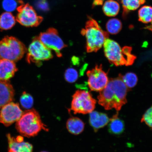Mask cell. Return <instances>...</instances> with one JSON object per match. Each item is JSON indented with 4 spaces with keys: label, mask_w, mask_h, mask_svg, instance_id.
Masks as SVG:
<instances>
[{
    "label": "cell",
    "mask_w": 152,
    "mask_h": 152,
    "mask_svg": "<svg viewBox=\"0 0 152 152\" xmlns=\"http://www.w3.org/2000/svg\"><path fill=\"white\" fill-rule=\"evenodd\" d=\"M18 71L15 62L0 59V81H9Z\"/></svg>",
    "instance_id": "5bb4252c"
},
{
    "label": "cell",
    "mask_w": 152,
    "mask_h": 152,
    "mask_svg": "<svg viewBox=\"0 0 152 152\" xmlns=\"http://www.w3.org/2000/svg\"><path fill=\"white\" fill-rule=\"evenodd\" d=\"M104 55L109 61L117 66L132 65L136 57L132 54V47L125 46L121 48L116 42L109 38L103 45Z\"/></svg>",
    "instance_id": "7a4b0ae2"
},
{
    "label": "cell",
    "mask_w": 152,
    "mask_h": 152,
    "mask_svg": "<svg viewBox=\"0 0 152 152\" xmlns=\"http://www.w3.org/2000/svg\"><path fill=\"white\" fill-rule=\"evenodd\" d=\"M18 11L16 20L22 26L26 27H35L42 22V17L38 16L33 7L22 3L17 9Z\"/></svg>",
    "instance_id": "9c48e42d"
},
{
    "label": "cell",
    "mask_w": 152,
    "mask_h": 152,
    "mask_svg": "<svg viewBox=\"0 0 152 152\" xmlns=\"http://www.w3.org/2000/svg\"><path fill=\"white\" fill-rule=\"evenodd\" d=\"M82 35L86 39L87 52H96L103 46L104 41L109 38V34L104 31L94 19L89 17L85 28L82 29Z\"/></svg>",
    "instance_id": "277c9868"
},
{
    "label": "cell",
    "mask_w": 152,
    "mask_h": 152,
    "mask_svg": "<svg viewBox=\"0 0 152 152\" xmlns=\"http://www.w3.org/2000/svg\"><path fill=\"white\" fill-rule=\"evenodd\" d=\"M15 91L10 81H0V110L14 100Z\"/></svg>",
    "instance_id": "4fadbf2b"
},
{
    "label": "cell",
    "mask_w": 152,
    "mask_h": 152,
    "mask_svg": "<svg viewBox=\"0 0 152 152\" xmlns=\"http://www.w3.org/2000/svg\"><path fill=\"white\" fill-rule=\"evenodd\" d=\"M96 100L88 91L78 90L73 96L71 110L75 114L90 113L96 107Z\"/></svg>",
    "instance_id": "8992f818"
},
{
    "label": "cell",
    "mask_w": 152,
    "mask_h": 152,
    "mask_svg": "<svg viewBox=\"0 0 152 152\" xmlns=\"http://www.w3.org/2000/svg\"><path fill=\"white\" fill-rule=\"evenodd\" d=\"M147 29H149L150 30H151V31H152V24H151V25L149 26H148L147 27Z\"/></svg>",
    "instance_id": "f546056e"
},
{
    "label": "cell",
    "mask_w": 152,
    "mask_h": 152,
    "mask_svg": "<svg viewBox=\"0 0 152 152\" xmlns=\"http://www.w3.org/2000/svg\"><path fill=\"white\" fill-rule=\"evenodd\" d=\"M18 4L16 0H3L2 6L6 11L10 12L18 8Z\"/></svg>",
    "instance_id": "484cf974"
},
{
    "label": "cell",
    "mask_w": 152,
    "mask_h": 152,
    "mask_svg": "<svg viewBox=\"0 0 152 152\" xmlns=\"http://www.w3.org/2000/svg\"><path fill=\"white\" fill-rule=\"evenodd\" d=\"M66 126L69 132L72 134L77 135L83 132L85 124L78 118L73 117L68 119Z\"/></svg>",
    "instance_id": "e0dca14e"
},
{
    "label": "cell",
    "mask_w": 152,
    "mask_h": 152,
    "mask_svg": "<svg viewBox=\"0 0 152 152\" xmlns=\"http://www.w3.org/2000/svg\"><path fill=\"white\" fill-rule=\"evenodd\" d=\"M128 88L119 76L109 80L98 96V103L106 110L114 109L119 111L127 102Z\"/></svg>",
    "instance_id": "6da1fadb"
},
{
    "label": "cell",
    "mask_w": 152,
    "mask_h": 152,
    "mask_svg": "<svg viewBox=\"0 0 152 152\" xmlns=\"http://www.w3.org/2000/svg\"><path fill=\"white\" fill-rule=\"evenodd\" d=\"M7 135L9 144L8 152H33V146L28 142H24L22 136L15 138L10 134Z\"/></svg>",
    "instance_id": "7c38bea8"
},
{
    "label": "cell",
    "mask_w": 152,
    "mask_h": 152,
    "mask_svg": "<svg viewBox=\"0 0 152 152\" xmlns=\"http://www.w3.org/2000/svg\"><path fill=\"white\" fill-rule=\"evenodd\" d=\"M37 37L48 48L54 50L57 56L59 58L62 56L61 51L67 45L64 43L56 29L49 28L45 32L40 34Z\"/></svg>",
    "instance_id": "ba28073f"
},
{
    "label": "cell",
    "mask_w": 152,
    "mask_h": 152,
    "mask_svg": "<svg viewBox=\"0 0 152 152\" xmlns=\"http://www.w3.org/2000/svg\"><path fill=\"white\" fill-rule=\"evenodd\" d=\"M27 51L26 59L28 64L33 63L40 66L42 61L53 58L50 49L45 46L37 37L34 38Z\"/></svg>",
    "instance_id": "52a82bcc"
},
{
    "label": "cell",
    "mask_w": 152,
    "mask_h": 152,
    "mask_svg": "<svg viewBox=\"0 0 152 152\" xmlns=\"http://www.w3.org/2000/svg\"><path fill=\"white\" fill-rule=\"evenodd\" d=\"M122 5L124 16L132 11L136 10L145 2V0H119Z\"/></svg>",
    "instance_id": "ffe728a7"
},
{
    "label": "cell",
    "mask_w": 152,
    "mask_h": 152,
    "mask_svg": "<svg viewBox=\"0 0 152 152\" xmlns=\"http://www.w3.org/2000/svg\"><path fill=\"white\" fill-rule=\"evenodd\" d=\"M40 4L39 5V7H41V9H46L48 8L47 4L45 0H41V1H40L39 3Z\"/></svg>",
    "instance_id": "83f0119b"
},
{
    "label": "cell",
    "mask_w": 152,
    "mask_h": 152,
    "mask_svg": "<svg viewBox=\"0 0 152 152\" xmlns=\"http://www.w3.org/2000/svg\"><path fill=\"white\" fill-rule=\"evenodd\" d=\"M119 76L128 88H134L137 83V76L132 72H129L124 75L119 74Z\"/></svg>",
    "instance_id": "603a6c76"
},
{
    "label": "cell",
    "mask_w": 152,
    "mask_h": 152,
    "mask_svg": "<svg viewBox=\"0 0 152 152\" xmlns=\"http://www.w3.org/2000/svg\"><path fill=\"white\" fill-rule=\"evenodd\" d=\"M109 130L110 133L116 135L122 134L124 130L125 126L124 121L118 117V114L114 115L110 119Z\"/></svg>",
    "instance_id": "2e32d148"
},
{
    "label": "cell",
    "mask_w": 152,
    "mask_h": 152,
    "mask_svg": "<svg viewBox=\"0 0 152 152\" xmlns=\"http://www.w3.org/2000/svg\"><path fill=\"white\" fill-rule=\"evenodd\" d=\"M16 128L22 136L27 137L37 136L42 130L49 131L42 121L38 112L34 109L26 110L23 113L17 121Z\"/></svg>",
    "instance_id": "3957f363"
},
{
    "label": "cell",
    "mask_w": 152,
    "mask_h": 152,
    "mask_svg": "<svg viewBox=\"0 0 152 152\" xmlns=\"http://www.w3.org/2000/svg\"><path fill=\"white\" fill-rule=\"evenodd\" d=\"M139 20L144 23H149L152 22V7L144 6L140 8L138 13Z\"/></svg>",
    "instance_id": "44dd1931"
},
{
    "label": "cell",
    "mask_w": 152,
    "mask_h": 152,
    "mask_svg": "<svg viewBox=\"0 0 152 152\" xmlns=\"http://www.w3.org/2000/svg\"><path fill=\"white\" fill-rule=\"evenodd\" d=\"M21 105L24 109H28L33 106L34 99L31 95L26 92L23 93L20 99Z\"/></svg>",
    "instance_id": "cb8c5ba5"
},
{
    "label": "cell",
    "mask_w": 152,
    "mask_h": 152,
    "mask_svg": "<svg viewBox=\"0 0 152 152\" xmlns=\"http://www.w3.org/2000/svg\"><path fill=\"white\" fill-rule=\"evenodd\" d=\"M109 121V118L105 113L93 111L90 113L89 122L95 132L105 126Z\"/></svg>",
    "instance_id": "9a60e30c"
},
{
    "label": "cell",
    "mask_w": 152,
    "mask_h": 152,
    "mask_svg": "<svg viewBox=\"0 0 152 152\" xmlns=\"http://www.w3.org/2000/svg\"><path fill=\"white\" fill-rule=\"evenodd\" d=\"M23 112L19 104L11 102L1 108L0 112V123L5 126H10L18 121L22 115Z\"/></svg>",
    "instance_id": "8fae6325"
},
{
    "label": "cell",
    "mask_w": 152,
    "mask_h": 152,
    "mask_svg": "<svg viewBox=\"0 0 152 152\" xmlns=\"http://www.w3.org/2000/svg\"><path fill=\"white\" fill-rule=\"evenodd\" d=\"M122 24L120 20L117 18H112L108 21L106 28L109 33L115 35L118 33L122 28Z\"/></svg>",
    "instance_id": "7402d4cb"
},
{
    "label": "cell",
    "mask_w": 152,
    "mask_h": 152,
    "mask_svg": "<svg viewBox=\"0 0 152 152\" xmlns=\"http://www.w3.org/2000/svg\"><path fill=\"white\" fill-rule=\"evenodd\" d=\"M46 152V151H42V152Z\"/></svg>",
    "instance_id": "4dcf8cb0"
},
{
    "label": "cell",
    "mask_w": 152,
    "mask_h": 152,
    "mask_svg": "<svg viewBox=\"0 0 152 152\" xmlns=\"http://www.w3.org/2000/svg\"><path fill=\"white\" fill-rule=\"evenodd\" d=\"M141 121L142 122L145 123L152 130V106L144 113Z\"/></svg>",
    "instance_id": "4316f807"
},
{
    "label": "cell",
    "mask_w": 152,
    "mask_h": 152,
    "mask_svg": "<svg viewBox=\"0 0 152 152\" xmlns=\"http://www.w3.org/2000/svg\"><path fill=\"white\" fill-rule=\"evenodd\" d=\"M88 84L91 90L100 92L109 82L107 74L102 69V64L96 65L94 68L87 72Z\"/></svg>",
    "instance_id": "30bf717a"
},
{
    "label": "cell",
    "mask_w": 152,
    "mask_h": 152,
    "mask_svg": "<svg viewBox=\"0 0 152 152\" xmlns=\"http://www.w3.org/2000/svg\"><path fill=\"white\" fill-rule=\"evenodd\" d=\"M102 10L106 16L115 17L118 14L120 5L116 1L114 0H108L104 3Z\"/></svg>",
    "instance_id": "d6986e66"
},
{
    "label": "cell",
    "mask_w": 152,
    "mask_h": 152,
    "mask_svg": "<svg viewBox=\"0 0 152 152\" xmlns=\"http://www.w3.org/2000/svg\"><path fill=\"white\" fill-rule=\"evenodd\" d=\"M104 1V0H94L93 5L94 7L102 5L103 4Z\"/></svg>",
    "instance_id": "f1b7e54d"
},
{
    "label": "cell",
    "mask_w": 152,
    "mask_h": 152,
    "mask_svg": "<svg viewBox=\"0 0 152 152\" xmlns=\"http://www.w3.org/2000/svg\"><path fill=\"white\" fill-rule=\"evenodd\" d=\"M26 52L25 45L16 37L7 36L0 41V59L18 62Z\"/></svg>",
    "instance_id": "5b68a950"
},
{
    "label": "cell",
    "mask_w": 152,
    "mask_h": 152,
    "mask_svg": "<svg viewBox=\"0 0 152 152\" xmlns=\"http://www.w3.org/2000/svg\"><path fill=\"white\" fill-rule=\"evenodd\" d=\"M78 77V73L77 70L72 68H68L64 74L66 80L70 83H75L77 80Z\"/></svg>",
    "instance_id": "d4e9b609"
},
{
    "label": "cell",
    "mask_w": 152,
    "mask_h": 152,
    "mask_svg": "<svg viewBox=\"0 0 152 152\" xmlns=\"http://www.w3.org/2000/svg\"><path fill=\"white\" fill-rule=\"evenodd\" d=\"M16 19L11 12H5L0 16V29H11L16 24Z\"/></svg>",
    "instance_id": "ac0fdd59"
}]
</instances>
